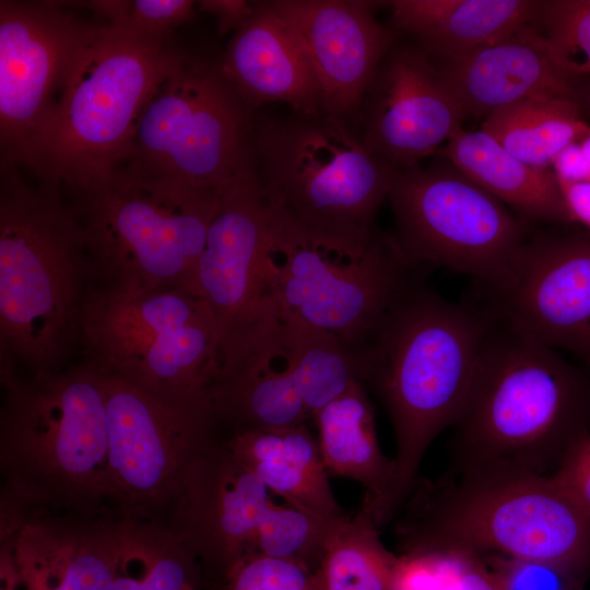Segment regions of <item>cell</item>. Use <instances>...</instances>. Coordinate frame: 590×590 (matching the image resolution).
Masks as SVG:
<instances>
[{"label":"cell","instance_id":"11","mask_svg":"<svg viewBox=\"0 0 590 590\" xmlns=\"http://www.w3.org/2000/svg\"><path fill=\"white\" fill-rule=\"evenodd\" d=\"M258 114L225 73L222 57L185 51L145 107L120 164L222 196L256 176Z\"/></svg>","mask_w":590,"mask_h":590},{"label":"cell","instance_id":"6","mask_svg":"<svg viewBox=\"0 0 590 590\" xmlns=\"http://www.w3.org/2000/svg\"><path fill=\"white\" fill-rule=\"evenodd\" d=\"M81 225L60 190L1 169V370L57 368L74 334L92 279Z\"/></svg>","mask_w":590,"mask_h":590},{"label":"cell","instance_id":"27","mask_svg":"<svg viewBox=\"0 0 590 590\" xmlns=\"http://www.w3.org/2000/svg\"><path fill=\"white\" fill-rule=\"evenodd\" d=\"M201 564L158 520H118V560L111 590H199Z\"/></svg>","mask_w":590,"mask_h":590},{"label":"cell","instance_id":"35","mask_svg":"<svg viewBox=\"0 0 590 590\" xmlns=\"http://www.w3.org/2000/svg\"><path fill=\"white\" fill-rule=\"evenodd\" d=\"M196 5L191 0H134L126 26L143 36H172L176 26L194 16Z\"/></svg>","mask_w":590,"mask_h":590},{"label":"cell","instance_id":"3","mask_svg":"<svg viewBox=\"0 0 590 590\" xmlns=\"http://www.w3.org/2000/svg\"><path fill=\"white\" fill-rule=\"evenodd\" d=\"M493 315L449 468L551 475L590 434V370Z\"/></svg>","mask_w":590,"mask_h":590},{"label":"cell","instance_id":"26","mask_svg":"<svg viewBox=\"0 0 590 590\" xmlns=\"http://www.w3.org/2000/svg\"><path fill=\"white\" fill-rule=\"evenodd\" d=\"M312 422L328 474L359 483L365 488L363 505L376 506L391 485L394 465L379 447L374 410L364 385L353 384L318 411Z\"/></svg>","mask_w":590,"mask_h":590},{"label":"cell","instance_id":"33","mask_svg":"<svg viewBox=\"0 0 590 590\" xmlns=\"http://www.w3.org/2000/svg\"><path fill=\"white\" fill-rule=\"evenodd\" d=\"M459 555L424 553L398 556L391 590H461Z\"/></svg>","mask_w":590,"mask_h":590},{"label":"cell","instance_id":"30","mask_svg":"<svg viewBox=\"0 0 590 590\" xmlns=\"http://www.w3.org/2000/svg\"><path fill=\"white\" fill-rule=\"evenodd\" d=\"M279 319L287 364L312 421L318 411L359 381L356 359L352 350L333 334Z\"/></svg>","mask_w":590,"mask_h":590},{"label":"cell","instance_id":"7","mask_svg":"<svg viewBox=\"0 0 590 590\" xmlns=\"http://www.w3.org/2000/svg\"><path fill=\"white\" fill-rule=\"evenodd\" d=\"M416 268L394 235L375 228L361 238L327 236L269 206L261 258L264 303L279 317L331 333L352 351L417 283Z\"/></svg>","mask_w":590,"mask_h":590},{"label":"cell","instance_id":"38","mask_svg":"<svg viewBox=\"0 0 590 590\" xmlns=\"http://www.w3.org/2000/svg\"><path fill=\"white\" fill-rule=\"evenodd\" d=\"M200 11L215 16L217 32L225 35L241 27L255 13L257 2L246 0H201L197 2Z\"/></svg>","mask_w":590,"mask_h":590},{"label":"cell","instance_id":"31","mask_svg":"<svg viewBox=\"0 0 590 590\" xmlns=\"http://www.w3.org/2000/svg\"><path fill=\"white\" fill-rule=\"evenodd\" d=\"M540 30L563 71L574 78L590 74V0L543 1Z\"/></svg>","mask_w":590,"mask_h":590},{"label":"cell","instance_id":"10","mask_svg":"<svg viewBox=\"0 0 590 590\" xmlns=\"http://www.w3.org/2000/svg\"><path fill=\"white\" fill-rule=\"evenodd\" d=\"M75 196L92 274L135 286L187 287L221 199L123 164Z\"/></svg>","mask_w":590,"mask_h":590},{"label":"cell","instance_id":"14","mask_svg":"<svg viewBox=\"0 0 590 590\" xmlns=\"http://www.w3.org/2000/svg\"><path fill=\"white\" fill-rule=\"evenodd\" d=\"M99 371L108 425V499L121 517L158 520L170 509L194 457L220 434L212 403L165 399Z\"/></svg>","mask_w":590,"mask_h":590},{"label":"cell","instance_id":"13","mask_svg":"<svg viewBox=\"0 0 590 590\" xmlns=\"http://www.w3.org/2000/svg\"><path fill=\"white\" fill-rule=\"evenodd\" d=\"M388 199L394 237L416 267L468 274L491 290L528 238L523 220L451 163L396 170Z\"/></svg>","mask_w":590,"mask_h":590},{"label":"cell","instance_id":"19","mask_svg":"<svg viewBox=\"0 0 590 590\" xmlns=\"http://www.w3.org/2000/svg\"><path fill=\"white\" fill-rule=\"evenodd\" d=\"M268 220L269 206L256 176L221 196L187 284L209 306L220 341L255 326L269 310L261 294Z\"/></svg>","mask_w":590,"mask_h":590},{"label":"cell","instance_id":"5","mask_svg":"<svg viewBox=\"0 0 590 590\" xmlns=\"http://www.w3.org/2000/svg\"><path fill=\"white\" fill-rule=\"evenodd\" d=\"M0 462L10 515L91 516L108 499V425L101 371L85 359L20 380L1 373Z\"/></svg>","mask_w":590,"mask_h":590},{"label":"cell","instance_id":"36","mask_svg":"<svg viewBox=\"0 0 590 590\" xmlns=\"http://www.w3.org/2000/svg\"><path fill=\"white\" fill-rule=\"evenodd\" d=\"M567 495L590 516V434L577 441L551 474Z\"/></svg>","mask_w":590,"mask_h":590},{"label":"cell","instance_id":"1","mask_svg":"<svg viewBox=\"0 0 590 590\" xmlns=\"http://www.w3.org/2000/svg\"><path fill=\"white\" fill-rule=\"evenodd\" d=\"M493 318L488 305L448 302L415 283L353 351L358 380L386 406L396 438L391 485L369 508L380 530L411 494L432 441L459 420Z\"/></svg>","mask_w":590,"mask_h":590},{"label":"cell","instance_id":"9","mask_svg":"<svg viewBox=\"0 0 590 590\" xmlns=\"http://www.w3.org/2000/svg\"><path fill=\"white\" fill-rule=\"evenodd\" d=\"M79 334L99 370L165 399L211 402L220 334L188 287L90 283Z\"/></svg>","mask_w":590,"mask_h":590},{"label":"cell","instance_id":"12","mask_svg":"<svg viewBox=\"0 0 590 590\" xmlns=\"http://www.w3.org/2000/svg\"><path fill=\"white\" fill-rule=\"evenodd\" d=\"M170 510V528L222 582L255 554L316 569L334 523L274 504L267 485L220 434L190 463Z\"/></svg>","mask_w":590,"mask_h":590},{"label":"cell","instance_id":"29","mask_svg":"<svg viewBox=\"0 0 590 590\" xmlns=\"http://www.w3.org/2000/svg\"><path fill=\"white\" fill-rule=\"evenodd\" d=\"M367 508L330 529L316 569L320 590H391L398 556L384 545Z\"/></svg>","mask_w":590,"mask_h":590},{"label":"cell","instance_id":"20","mask_svg":"<svg viewBox=\"0 0 590 590\" xmlns=\"http://www.w3.org/2000/svg\"><path fill=\"white\" fill-rule=\"evenodd\" d=\"M26 590H111L118 521L26 514L1 536Z\"/></svg>","mask_w":590,"mask_h":590},{"label":"cell","instance_id":"21","mask_svg":"<svg viewBox=\"0 0 590 590\" xmlns=\"http://www.w3.org/2000/svg\"><path fill=\"white\" fill-rule=\"evenodd\" d=\"M437 68L464 118L533 97L577 102L575 78L554 62L540 27L442 59Z\"/></svg>","mask_w":590,"mask_h":590},{"label":"cell","instance_id":"34","mask_svg":"<svg viewBox=\"0 0 590 590\" xmlns=\"http://www.w3.org/2000/svg\"><path fill=\"white\" fill-rule=\"evenodd\" d=\"M483 559L506 590H577L585 583L541 562L498 556Z\"/></svg>","mask_w":590,"mask_h":590},{"label":"cell","instance_id":"15","mask_svg":"<svg viewBox=\"0 0 590 590\" xmlns=\"http://www.w3.org/2000/svg\"><path fill=\"white\" fill-rule=\"evenodd\" d=\"M69 2L0 1V164L23 166L92 23Z\"/></svg>","mask_w":590,"mask_h":590},{"label":"cell","instance_id":"28","mask_svg":"<svg viewBox=\"0 0 590 590\" xmlns=\"http://www.w3.org/2000/svg\"><path fill=\"white\" fill-rule=\"evenodd\" d=\"M511 155L546 168L567 146L590 134L578 102L563 97H533L485 117L482 128Z\"/></svg>","mask_w":590,"mask_h":590},{"label":"cell","instance_id":"25","mask_svg":"<svg viewBox=\"0 0 590 590\" xmlns=\"http://www.w3.org/2000/svg\"><path fill=\"white\" fill-rule=\"evenodd\" d=\"M438 153L521 219L573 223L555 173L523 163L483 130L460 128Z\"/></svg>","mask_w":590,"mask_h":590},{"label":"cell","instance_id":"23","mask_svg":"<svg viewBox=\"0 0 590 590\" xmlns=\"http://www.w3.org/2000/svg\"><path fill=\"white\" fill-rule=\"evenodd\" d=\"M394 26L441 60L540 27L543 1L394 0Z\"/></svg>","mask_w":590,"mask_h":590},{"label":"cell","instance_id":"39","mask_svg":"<svg viewBox=\"0 0 590 590\" xmlns=\"http://www.w3.org/2000/svg\"><path fill=\"white\" fill-rule=\"evenodd\" d=\"M459 556L461 558V590H506L483 558Z\"/></svg>","mask_w":590,"mask_h":590},{"label":"cell","instance_id":"4","mask_svg":"<svg viewBox=\"0 0 590 590\" xmlns=\"http://www.w3.org/2000/svg\"><path fill=\"white\" fill-rule=\"evenodd\" d=\"M185 50L172 36L93 23L23 166L39 185L79 193L127 157L141 116Z\"/></svg>","mask_w":590,"mask_h":590},{"label":"cell","instance_id":"32","mask_svg":"<svg viewBox=\"0 0 590 590\" xmlns=\"http://www.w3.org/2000/svg\"><path fill=\"white\" fill-rule=\"evenodd\" d=\"M222 590H320L316 570L297 560L255 554L237 564Z\"/></svg>","mask_w":590,"mask_h":590},{"label":"cell","instance_id":"18","mask_svg":"<svg viewBox=\"0 0 590 590\" xmlns=\"http://www.w3.org/2000/svg\"><path fill=\"white\" fill-rule=\"evenodd\" d=\"M298 36L318 80L323 111L357 129L363 97L396 35L362 0H272Z\"/></svg>","mask_w":590,"mask_h":590},{"label":"cell","instance_id":"2","mask_svg":"<svg viewBox=\"0 0 590 590\" xmlns=\"http://www.w3.org/2000/svg\"><path fill=\"white\" fill-rule=\"evenodd\" d=\"M401 554L508 557L590 575V516L552 475L512 468L450 469L416 481L397 514Z\"/></svg>","mask_w":590,"mask_h":590},{"label":"cell","instance_id":"43","mask_svg":"<svg viewBox=\"0 0 590 590\" xmlns=\"http://www.w3.org/2000/svg\"><path fill=\"white\" fill-rule=\"evenodd\" d=\"M577 590H582V588H579V589H577Z\"/></svg>","mask_w":590,"mask_h":590},{"label":"cell","instance_id":"42","mask_svg":"<svg viewBox=\"0 0 590 590\" xmlns=\"http://www.w3.org/2000/svg\"><path fill=\"white\" fill-rule=\"evenodd\" d=\"M4 550V556H1V590H15L20 579L8 548Z\"/></svg>","mask_w":590,"mask_h":590},{"label":"cell","instance_id":"24","mask_svg":"<svg viewBox=\"0 0 590 590\" xmlns=\"http://www.w3.org/2000/svg\"><path fill=\"white\" fill-rule=\"evenodd\" d=\"M235 456L286 504L327 522L346 516L335 499L308 423L224 437Z\"/></svg>","mask_w":590,"mask_h":590},{"label":"cell","instance_id":"40","mask_svg":"<svg viewBox=\"0 0 590 590\" xmlns=\"http://www.w3.org/2000/svg\"><path fill=\"white\" fill-rule=\"evenodd\" d=\"M557 180L571 221L590 232V181Z\"/></svg>","mask_w":590,"mask_h":590},{"label":"cell","instance_id":"22","mask_svg":"<svg viewBox=\"0 0 590 590\" xmlns=\"http://www.w3.org/2000/svg\"><path fill=\"white\" fill-rule=\"evenodd\" d=\"M225 73L257 110L282 103L302 114L323 111L321 90L294 32L267 3L229 40L222 56Z\"/></svg>","mask_w":590,"mask_h":590},{"label":"cell","instance_id":"16","mask_svg":"<svg viewBox=\"0 0 590 590\" xmlns=\"http://www.w3.org/2000/svg\"><path fill=\"white\" fill-rule=\"evenodd\" d=\"M489 293L494 314L590 370V232L529 235Z\"/></svg>","mask_w":590,"mask_h":590},{"label":"cell","instance_id":"41","mask_svg":"<svg viewBox=\"0 0 590 590\" xmlns=\"http://www.w3.org/2000/svg\"><path fill=\"white\" fill-rule=\"evenodd\" d=\"M132 1L126 0H92L79 4L93 11L102 22L111 25H126Z\"/></svg>","mask_w":590,"mask_h":590},{"label":"cell","instance_id":"17","mask_svg":"<svg viewBox=\"0 0 590 590\" xmlns=\"http://www.w3.org/2000/svg\"><path fill=\"white\" fill-rule=\"evenodd\" d=\"M463 119L429 55L392 46L363 97L357 127L368 151L400 170L438 153Z\"/></svg>","mask_w":590,"mask_h":590},{"label":"cell","instance_id":"8","mask_svg":"<svg viewBox=\"0 0 590 590\" xmlns=\"http://www.w3.org/2000/svg\"><path fill=\"white\" fill-rule=\"evenodd\" d=\"M253 167L268 205L315 233L361 238L388 198L396 169L374 156L359 130L324 111L258 114Z\"/></svg>","mask_w":590,"mask_h":590},{"label":"cell","instance_id":"37","mask_svg":"<svg viewBox=\"0 0 590 590\" xmlns=\"http://www.w3.org/2000/svg\"><path fill=\"white\" fill-rule=\"evenodd\" d=\"M551 165L558 179L576 182L590 181V134L567 146Z\"/></svg>","mask_w":590,"mask_h":590}]
</instances>
